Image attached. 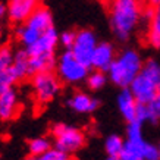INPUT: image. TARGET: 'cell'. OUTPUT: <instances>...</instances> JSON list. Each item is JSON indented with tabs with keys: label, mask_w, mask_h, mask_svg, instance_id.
Wrapping results in <instances>:
<instances>
[{
	"label": "cell",
	"mask_w": 160,
	"mask_h": 160,
	"mask_svg": "<svg viewBox=\"0 0 160 160\" xmlns=\"http://www.w3.org/2000/svg\"><path fill=\"white\" fill-rule=\"evenodd\" d=\"M147 6L141 0H112L109 3V24L115 38L128 41L144 22Z\"/></svg>",
	"instance_id": "obj_1"
},
{
	"label": "cell",
	"mask_w": 160,
	"mask_h": 160,
	"mask_svg": "<svg viewBox=\"0 0 160 160\" xmlns=\"http://www.w3.org/2000/svg\"><path fill=\"white\" fill-rule=\"evenodd\" d=\"M59 44V32L54 27L47 29L31 47L25 49L29 56V71L31 77L38 72L53 71L56 68L54 52Z\"/></svg>",
	"instance_id": "obj_2"
},
{
	"label": "cell",
	"mask_w": 160,
	"mask_h": 160,
	"mask_svg": "<svg viewBox=\"0 0 160 160\" xmlns=\"http://www.w3.org/2000/svg\"><path fill=\"white\" fill-rule=\"evenodd\" d=\"M142 58L135 49H125L116 54L115 62L107 71V77L116 87L129 88L132 81L142 69Z\"/></svg>",
	"instance_id": "obj_3"
},
{
	"label": "cell",
	"mask_w": 160,
	"mask_h": 160,
	"mask_svg": "<svg viewBox=\"0 0 160 160\" xmlns=\"http://www.w3.org/2000/svg\"><path fill=\"white\" fill-rule=\"evenodd\" d=\"M129 90L141 104H147L159 96L160 63L156 59H148L147 62H144L141 72L132 81Z\"/></svg>",
	"instance_id": "obj_4"
},
{
	"label": "cell",
	"mask_w": 160,
	"mask_h": 160,
	"mask_svg": "<svg viewBox=\"0 0 160 160\" xmlns=\"http://www.w3.org/2000/svg\"><path fill=\"white\" fill-rule=\"evenodd\" d=\"M56 73L62 82L75 85L87 81L90 68L78 60L71 50H65L56 60Z\"/></svg>",
	"instance_id": "obj_5"
},
{
	"label": "cell",
	"mask_w": 160,
	"mask_h": 160,
	"mask_svg": "<svg viewBox=\"0 0 160 160\" xmlns=\"http://www.w3.org/2000/svg\"><path fill=\"white\" fill-rule=\"evenodd\" d=\"M53 138H54V147L58 150L72 154L81 150L85 144V134L84 131L78 129L75 126L65 125V123H58L53 126Z\"/></svg>",
	"instance_id": "obj_6"
},
{
	"label": "cell",
	"mask_w": 160,
	"mask_h": 160,
	"mask_svg": "<svg viewBox=\"0 0 160 160\" xmlns=\"http://www.w3.org/2000/svg\"><path fill=\"white\" fill-rule=\"evenodd\" d=\"M32 91L37 98V102L41 104H47L56 98L60 90H62V81L58 77V73L53 71H46L32 75Z\"/></svg>",
	"instance_id": "obj_7"
},
{
	"label": "cell",
	"mask_w": 160,
	"mask_h": 160,
	"mask_svg": "<svg viewBox=\"0 0 160 160\" xmlns=\"http://www.w3.org/2000/svg\"><path fill=\"white\" fill-rule=\"evenodd\" d=\"M97 44V37L91 29H79L77 31V38H75V43H73L71 52L78 60H81L84 65L91 68L92 54H94Z\"/></svg>",
	"instance_id": "obj_8"
},
{
	"label": "cell",
	"mask_w": 160,
	"mask_h": 160,
	"mask_svg": "<svg viewBox=\"0 0 160 160\" xmlns=\"http://www.w3.org/2000/svg\"><path fill=\"white\" fill-rule=\"evenodd\" d=\"M38 0H9L6 5V16L12 24H24L38 8Z\"/></svg>",
	"instance_id": "obj_9"
},
{
	"label": "cell",
	"mask_w": 160,
	"mask_h": 160,
	"mask_svg": "<svg viewBox=\"0 0 160 160\" xmlns=\"http://www.w3.org/2000/svg\"><path fill=\"white\" fill-rule=\"evenodd\" d=\"M15 60V50L10 47L9 44H3L0 47V87H13L18 79L15 77L12 66Z\"/></svg>",
	"instance_id": "obj_10"
},
{
	"label": "cell",
	"mask_w": 160,
	"mask_h": 160,
	"mask_svg": "<svg viewBox=\"0 0 160 160\" xmlns=\"http://www.w3.org/2000/svg\"><path fill=\"white\" fill-rule=\"evenodd\" d=\"M144 22L147 24V43L153 49H160V5L147 6L144 12Z\"/></svg>",
	"instance_id": "obj_11"
},
{
	"label": "cell",
	"mask_w": 160,
	"mask_h": 160,
	"mask_svg": "<svg viewBox=\"0 0 160 160\" xmlns=\"http://www.w3.org/2000/svg\"><path fill=\"white\" fill-rule=\"evenodd\" d=\"M115 59H116V52H115L113 44L107 43V41H102V43L97 44V47L94 50L91 68L96 69V71L107 72L110 69L112 63L115 62Z\"/></svg>",
	"instance_id": "obj_12"
},
{
	"label": "cell",
	"mask_w": 160,
	"mask_h": 160,
	"mask_svg": "<svg viewBox=\"0 0 160 160\" xmlns=\"http://www.w3.org/2000/svg\"><path fill=\"white\" fill-rule=\"evenodd\" d=\"M19 109L18 94L13 87L2 88L0 92V119L2 121H10L16 116Z\"/></svg>",
	"instance_id": "obj_13"
},
{
	"label": "cell",
	"mask_w": 160,
	"mask_h": 160,
	"mask_svg": "<svg viewBox=\"0 0 160 160\" xmlns=\"http://www.w3.org/2000/svg\"><path fill=\"white\" fill-rule=\"evenodd\" d=\"M140 103L134 97V94L129 88H122V91L118 94V109L121 112L128 123L137 121V113H138Z\"/></svg>",
	"instance_id": "obj_14"
},
{
	"label": "cell",
	"mask_w": 160,
	"mask_h": 160,
	"mask_svg": "<svg viewBox=\"0 0 160 160\" xmlns=\"http://www.w3.org/2000/svg\"><path fill=\"white\" fill-rule=\"evenodd\" d=\"M68 106L77 113H92L97 110L98 100L94 98L92 96L82 91L73 92L72 96L68 98Z\"/></svg>",
	"instance_id": "obj_15"
},
{
	"label": "cell",
	"mask_w": 160,
	"mask_h": 160,
	"mask_svg": "<svg viewBox=\"0 0 160 160\" xmlns=\"http://www.w3.org/2000/svg\"><path fill=\"white\" fill-rule=\"evenodd\" d=\"M25 24L35 29H38L40 32H46L47 29H50L53 27V16H52V12L47 8L38 6L34 10V13L25 21Z\"/></svg>",
	"instance_id": "obj_16"
},
{
	"label": "cell",
	"mask_w": 160,
	"mask_h": 160,
	"mask_svg": "<svg viewBox=\"0 0 160 160\" xmlns=\"http://www.w3.org/2000/svg\"><path fill=\"white\" fill-rule=\"evenodd\" d=\"M137 121H140L141 123L142 122H151V123L160 122V94L147 104L140 103L138 113H137Z\"/></svg>",
	"instance_id": "obj_17"
},
{
	"label": "cell",
	"mask_w": 160,
	"mask_h": 160,
	"mask_svg": "<svg viewBox=\"0 0 160 160\" xmlns=\"http://www.w3.org/2000/svg\"><path fill=\"white\" fill-rule=\"evenodd\" d=\"M16 79H24L27 77H31V71H29V56L28 52L25 49L22 50H16L15 52V60H13V66H12Z\"/></svg>",
	"instance_id": "obj_18"
},
{
	"label": "cell",
	"mask_w": 160,
	"mask_h": 160,
	"mask_svg": "<svg viewBox=\"0 0 160 160\" xmlns=\"http://www.w3.org/2000/svg\"><path fill=\"white\" fill-rule=\"evenodd\" d=\"M147 141H125V147L121 153L122 160H144L142 148Z\"/></svg>",
	"instance_id": "obj_19"
},
{
	"label": "cell",
	"mask_w": 160,
	"mask_h": 160,
	"mask_svg": "<svg viewBox=\"0 0 160 160\" xmlns=\"http://www.w3.org/2000/svg\"><path fill=\"white\" fill-rule=\"evenodd\" d=\"M123 147H125V141L121 135H116V134L109 135L104 141V150L109 157H119Z\"/></svg>",
	"instance_id": "obj_20"
},
{
	"label": "cell",
	"mask_w": 160,
	"mask_h": 160,
	"mask_svg": "<svg viewBox=\"0 0 160 160\" xmlns=\"http://www.w3.org/2000/svg\"><path fill=\"white\" fill-rule=\"evenodd\" d=\"M50 148H53L52 141L47 137H37L28 142V151L29 156H41L44 153H47Z\"/></svg>",
	"instance_id": "obj_21"
},
{
	"label": "cell",
	"mask_w": 160,
	"mask_h": 160,
	"mask_svg": "<svg viewBox=\"0 0 160 160\" xmlns=\"http://www.w3.org/2000/svg\"><path fill=\"white\" fill-rule=\"evenodd\" d=\"M107 79H109V77H107V72H103V71H92L91 73H88L87 77V85L90 90H92V91H97V90H100V88H103L104 85H106Z\"/></svg>",
	"instance_id": "obj_22"
},
{
	"label": "cell",
	"mask_w": 160,
	"mask_h": 160,
	"mask_svg": "<svg viewBox=\"0 0 160 160\" xmlns=\"http://www.w3.org/2000/svg\"><path fill=\"white\" fill-rule=\"evenodd\" d=\"M25 160H69V154L63 153V151L58 150L56 147L50 148L47 153H44L41 156H29Z\"/></svg>",
	"instance_id": "obj_23"
},
{
	"label": "cell",
	"mask_w": 160,
	"mask_h": 160,
	"mask_svg": "<svg viewBox=\"0 0 160 160\" xmlns=\"http://www.w3.org/2000/svg\"><path fill=\"white\" fill-rule=\"evenodd\" d=\"M75 38H77L75 31H63L62 34H59V44L65 50H71L75 43Z\"/></svg>",
	"instance_id": "obj_24"
},
{
	"label": "cell",
	"mask_w": 160,
	"mask_h": 160,
	"mask_svg": "<svg viewBox=\"0 0 160 160\" xmlns=\"http://www.w3.org/2000/svg\"><path fill=\"white\" fill-rule=\"evenodd\" d=\"M142 156H144V160H160L159 146H154L151 142H146L144 148H142Z\"/></svg>",
	"instance_id": "obj_25"
},
{
	"label": "cell",
	"mask_w": 160,
	"mask_h": 160,
	"mask_svg": "<svg viewBox=\"0 0 160 160\" xmlns=\"http://www.w3.org/2000/svg\"><path fill=\"white\" fill-rule=\"evenodd\" d=\"M5 16H6V6L0 3V22H2V19H3Z\"/></svg>",
	"instance_id": "obj_26"
},
{
	"label": "cell",
	"mask_w": 160,
	"mask_h": 160,
	"mask_svg": "<svg viewBox=\"0 0 160 160\" xmlns=\"http://www.w3.org/2000/svg\"><path fill=\"white\" fill-rule=\"evenodd\" d=\"M147 3H148L150 6H159L160 0H147Z\"/></svg>",
	"instance_id": "obj_27"
},
{
	"label": "cell",
	"mask_w": 160,
	"mask_h": 160,
	"mask_svg": "<svg viewBox=\"0 0 160 160\" xmlns=\"http://www.w3.org/2000/svg\"><path fill=\"white\" fill-rule=\"evenodd\" d=\"M3 46V31L0 29V47Z\"/></svg>",
	"instance_id": "obj_28"
},
{
	"label": "cell",
	"mask_w": 160,
	"mask_h": 160,
	"mask_svg": "<svg viewBox=\"0 0 160 160\" xmlns=\"http://www.w3.org/2000/svg\"><path fill=\"white\" fill-rule=\"evenodd\" d=\"M107 160H122L121 157H107Z\"/></svg>",
	"instance_id": "obj_29"
},
{
	"label": "cell",
	"mask_w": 160,
	"mask_h": 160,
	"mask_svg": "<svg viewBox=\"0 0 160 160\" xmlns=\"http://www.w3.org/2000/svg\"><path fill=\"white\" fill-rule=\"evenodd\" d=\"M100 2H103V3H110L112 0H100Z\"/></svg>",
	"instance_id": "obj_30"
},
{
	"label": "cell",
	"mask_w": 160,
	"mask_h": 160,
	"mask_svg": "<svg viewBox=\"0 0 160 160\" xmlns=\"http://www.w3.org/2000/svg\"><path fill=\"white\" fill-rule=\"evenodd\" d=\"M159 150H160V142H159Z\"/></svg>",
	"instance_id": "obj_31"
},
{
	"label": "cell",
	"mask_w": 160,
	"mask_h": 160,
	"mask_svg": "<svg viewBox=\"0 0 160 160\" xmlns=\"http://www.w3.org/2000/svg\"><path fill=\"white\" fill-rule=\"evenodd\" d=\"M38 2H44V0H38Z\"/></svg>",
	"instance_id": "obj_32"
},
{
	"label": "cell",
	"mask_w": 160,
	"mask_h": 160,
	"mask_svg": "<svg viewBox=\"0 0 160 160\" xmlns=\"http://www.w3.org/2000/svg\"><path fill=\"white\" fill-rule=\"evenodd\" d=\"M0 92H2V87H0Z\"/></svg>",
	"instance_id": "obj_33"
},
{
	"label": "cell",
	"mask_w": 160,
	"mask_h": 160,
	"mask_svg": "<svg viewBox=\"0 0 160 160\" xmlns=\"http://www.w3.org/2000/svg\"><path fill=\"white\" fill-rule=\"evenodd\" d=\"M159 94H160V90H159Z\"/></svg>",
	"instance_id": "obj_34"
}]
</instances>
